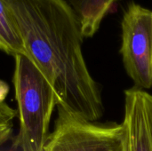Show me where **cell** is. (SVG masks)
<instances>
[{"mask_svg": "<svg viewBox=\"0 0 152 151\" xmlns=\"http://www.w3.org/2000/svg\"><path fill=\"white\" fill-rule=\"evenodd\" d=\"M9 6L28 58L50 82L60 105L70 114L95 122L103 114L98 84L83 52L77 18L66 0H4Z\"/></svg>", "mask_w": 152, "mask_h": 151, "instance_id": "cell-1", "label": "cell"}, {"mask_svg": "<svg viewBox=\"0 0 152 151\" xmlns=\"http://www.w3.org/2000/svg\"><path fill=\"white\" fill-rule=\"evenodd\" d=\"M13 74L20 128L12 148L20 151H45L49 125L57 96L50 82L34 62L16 55Z\"/></svg>", "mask_w": 152, "mask_h": 151, "instance_id": "cell-2", "label": "cell"}, {"mask_svg": "<svg viewBox=\"0 0 152 151\" xmlns=\"http://www.w3.org/2000/svg\"><path fill=\"white\" fill-rule=\"evenodd\" d=\"M56 107L57 118L45 151H128L122 124L96 125Z\"/></svg>", "mask_w": 152, "mask_h": 151, "instance_id": "cell-3", "label": "cell"}, {"mask_svg": "<svg viewBox=\"0 0 152 151\" xmlns=\"http://www.w3.org/2000/svg\"><path fill=\"white\" fill-rule=\"evenodd\" d=\"M151 10L131 2L121 20L120 53L134 87H152V27Z\"/></svg>", "mask_w": 152, "mask_h": 151, "instance_id": "cell-4", "label": "cell"}, {"mask_svg": "<svg viewBox=\"0 0 152 151\" xmlns=\"http://www.w3.org/2000/svg\"><path fill=\"white\" fill-rule=\"evenodd\" d=\"M122 125L128 151H152V94L137 87L125 92Z\"/></svg>", "mask_w": 152, "mask_h": 151, "instance_id": "cell-5", "label": "cell"}, {"mask_svg": "<svg viewBox=\"0 0 152 151\" xmlns=\"http://www.w3.org/2000/svg\"><path fill=\"white\" fill-rule=\"evenodd\" d=\"M118 0H66L74 11L83 37H92Z\"/></svg>", "mask_w": 152, "mask_h": 151, "instance_id": "cell-6", "label": "cell"}, {"mask_svg": "<svg viewBox=\"0 0 152 151\" xmlns=\"http://www.w3.org/2000/svg\"><path fill=\"white\" fill-rule=\"evenodd\" d=\"M0 50L13 57H28L13 15L4 0H0Z\"/></svg>", "mask_w": 152, "mask_h": 151, "instance_id": "cell-7", "label": "cell"}, {"mask_svg": "<svg viewBox=\"0 0 152 151\" xmlns=\"http://www.w3.org/2000/svg\"><path fill=\"white\" fill-rule=\"evenodd\" d=\"M4 83L0 82V124H9L17 117L18 111L11 108L4 101V98L6 94H8V85H4L1 86Z\"/></svg>", "mask_w": 152, "mask_h": 151, "instance_id": "cell-8", "label": "cell"}, {"mask_svg": "<svg viewBox=\"0 0 152 151\" xmlns=\"http://www.w3.org/2000/svg\"><path fill=\"white\" fill-rule=\"evenodd\" d=\"M12 134V125L9 124H0V148L11 138Z\"/></svg>", "mask_w": 152, "mask_h": 151, "instance_id": "cell-9", "label": "cell"}, {"mask_svg": "<svg viewBox=\"0 0 152 151\" xmlns=\"http://www.w3.org/2000/svg\"><path fill=\"white\" fill-rule=\"evenodd\" d=\"M151 27H152V12H151Z\"/></svg>", "mask_w": 152, "mask_h": 151, "instance_id": "cell-10", "label": "cell"}]
</instances>
